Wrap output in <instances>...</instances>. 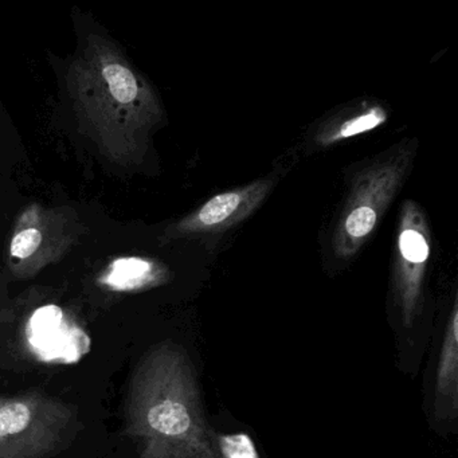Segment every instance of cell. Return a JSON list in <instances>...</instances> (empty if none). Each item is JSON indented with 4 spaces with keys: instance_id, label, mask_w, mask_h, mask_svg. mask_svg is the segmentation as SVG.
I'll return each instance as SVG.
<instances>
[{
    "instance_id": "1",
    "label": "cell",
    "mask_w": 458,
    "mask_h": 458,
    "mask_svg": "<svg viewBox=\"0 0 458 458\" xmlns=\"http://www.w3.org/2000/svg\"><path fill=\"white\" fill-rule=\"evenodd\" d=\"M125 428L140 458H222L203 414L194 367L173 343L155 345L133 369Z\"/></svg>"
},
{
    "instance_id": "2",
    "label": "cell",
    "mask_w": 458,
    "mask_h": 458,
    "mask_svg": "<svg viewBox=\"0 0 458 458\" xmlns=\"http://www.w3.org/2000/svg\"><path fill=\"white\" fill-rule=\"evenodd\" d=\"M72 95L90 135L117 163L141 159L162 108L152 88L108 42L93 37L71 72Z\"/></svg>"
},
{
    "instance_id": "3",
    "label": "cell",
    "mask_w": 458,
    "mask_h": 458,
    "mask_svg": "<svg viewBox=\"0 0 458 458\" xmlns=\"http://www.w3.org/2000/svg\"><path fill=\"white\" fill-rule=\"evenodd\" d=\"M414 149L404 146L367 165L353 179L334 233L335 253L352 259L372 237L411 167Z\"/></svg>"
},
{
    "instance_id": "4",
    "label": "cell",
    "mask_w": 458,
    "mask_h": 458,
    "mask_svg": "<svg viewBox=\"0 0 458 458\" xmlns=\"http://www.w3.org/2000/svg\"><path fill=\"white\" fill-rule=\"evenodd\" d=\"M74 420L69 404L39 391L0 395V458H42L55 452Z\"/></svg>"
},
{
    "instance_id": "5",
    "label": "cell",
    "mask_w": 458,
    "mask_h": 458,
    "mask_svg": "<svg viewBox=\"0 0 458 458\" xmlns=\"http://www.w3.org/2000/svg\"><path fill=\"white\" fill-rule=\"evenodd\" d=\"M430 243L425 213L417 202L406 200L399 213L394 264V292L406 327L411 326L420 310Z\"/></svg>"
},
{
    "instance_id": "6",
    "label": "cell",
    "mask_w": 458,
    "mask_h": 458,
    "mask_svg": "<svg viewBox=\"0 0 458 458\" xmlns=\"http://www.w3.org/2000/svg\"><path fill=\"white\" fill-rule=\"evenodd\" d=\"M273 186L275 182L262 179L221 192L174 225L168 235L181 238L225 232L249 218L267 199Z\"/></svg>"
},
{
    "instance_id": "7",
    "label": "cell",
    "mask_w": 458,
    "mask_h": 458,
    "mask_svg": "<svg viewBox=\"0 0 458 458\" xmlns=\"http://www.w3.org/2000/svg\"><path fill=\"white\" fill-rule=\"evenodd\" d=\"M458 410V305H453L437 369L436 414L454 420Z\"/></svg>"
},
{
    "instance_id": "8",
    "label": "cell",
    "mask_w": 458,
    "mask_h": 458,
    "mask_svg": "<svg viewBox=\"0 0 458 458\" xmlns=\"http://www.w3.org/2000/svg\"><path fill=\"white\" fill-rule=\"evenodd\" d=\"M167 269L149 259L131 257L119 259L100 278L103 285L116 292H136L167 281Z\"/></svg>"
},
{
    "instance_id": "9",
    "label": "cell",
    "mask_w": 458,
    "mask_h": 458,
    "mask_svg": "<svg viewBox=\"0 0 458 458\" xmlns=\"http://www.w3.org/2000/svg\"><path fill=\"white\" fill-rule=\"evenodd\" d=\"M387 122V112L380 106H369L363 111L356 112L343 122H336L321 131L318 143L321 146H332L345 139L355 138L361 133L369 132Z\"/></svg>"
},
{
    "instance_id": "10",
    "label": "cell",
    "mask_w": 458,
    "mask_h": 458,
    "mask_svg": "<svg viewBox=\"0 0 458 458\" xmlns=\"http://www.w3.org/2000/svg\"><path fill=\"white\" fill-rule=\"evenodd\" d=\"M216 442L222 458H259L256 445L248 434L216 436Z\"/></svg>"
},
{
    "instance_id": "11",
    "label": "cell",
    "mask_w": 458,
    "mask_h": 458,
    "mask_svg": "<svg viewBox=\"0 0 458 458\" xmlns=\"http://www.w3.org/2000/svg\"><path fill=\"white\" fill-rule=\"evenodd\" d=\"M42 243H44V234L41 230L33 226L26 227L15 234L10 246V254L18 261H28L31 257L36 256Z\"/></svg>"
}]
</instances>
